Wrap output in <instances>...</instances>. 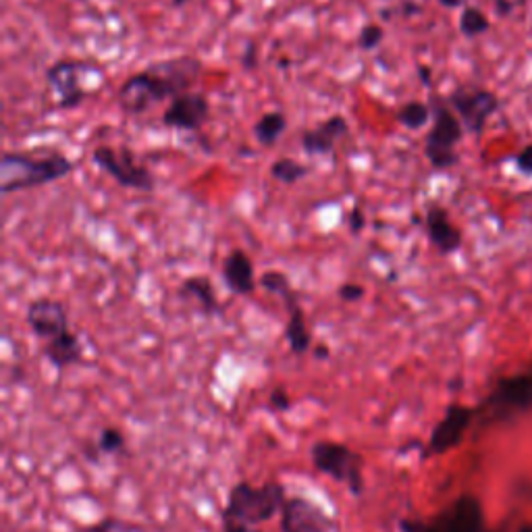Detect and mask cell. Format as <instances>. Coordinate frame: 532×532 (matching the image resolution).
Here are the masks:
<instances>
[{
	"mask_svg": "<svg viewBox=\"0 0 532 532\" xmlns=\"http://www.w3.org/2000/svg\"><path fill=\"white\" fill-rule=\"evenodd\" d=\"M71 158L59 152L46 156L30 152H5L0 161V192L5 196L61 181L73 173Z\"/></svg>",
	"mask_w": 532,
	"mask_h": 532,
	"instance_id": "6da1fadb",
	"label": "cell"
},
{
	"mask_svg": "<svg viewBox=\"0 0 532 532\" xmlns=\"http://www.w3.org/2000/svg\"><path fill=\"white\" fill-rule=\"evenodd\" d=\"M287 499V491L279 483H264L252 487L250 483H237L229 491V499L223 510V520L242 524H262L277 516Z\"/></svg>",
	"mask_w": 532,
	"mask_h": 532,
	"instance_id": "7a4b0ae2",
	"label": "cell"
},
{
	"mask_svg": "<svg viewBox=\"0 0 532 532\" xmlns=\"http://www.w3.org/2000/svg\"><path fill=\"white\" fill-rule=\"evenodd\" d=\"M310 460L316 472L331 476L348 487L352 495L360 497L364 493V460L352 447L337 441H318L310 449Z\"/></svg>",
	"mask_w": 532,
	"mask_h": 532,
	"instance_id": "3957f363",
	"label": "cell"
},
{
	"mask_svg": "<svg viewBox=\"0 0 532 532\" xmlns=\"http://www.w3.org/2000/svg\"><path fill=\"white\" fill-rule=\"evenodd\" d=\"M431 113H433V127L424 140V154L435 169H449L458 163L456 144L462 140V121L456 117L454 109H449L441 98H431Z\"/></svg>",
	"mask_w": 532,
	"mask_h": 532,
	"instance_id": "277c9868",
	"label": "cell"
},
{
	"mask_svg": "<svg viewBox=\"0 0 532 532\" xmlns=\"http://www.w3.org/2000/svg\"><path fill=\"white\" fill-rule=\"evenodd\" d=\"M92 161L106 175H111L121 188L154 192V175L144 165L136 163V156H133L127 146H96L92 152Z\"/></svg>",
	"mask_w": 532,
	"mask_h": 532,
	"instance_id": "5b68a950",
	"label": "cell"
},
{
	"mask_svg": "<svg viewBox=\"0 0 532 532\" xmlns=\"http://www.w3.org/2000/svg\"><path fill=\"white\" fill-rule=\"evenodd\" d=\"M86 73L102 75V67L82 59H61L46 69V82L59 96L55 111H73L86 100V92L79 86V79Z\"/></svg>",
	"mask_w": 532,
	"mask_h": 532,
	"instance_id": "8992f818",
	"label": "cell"
},
{
	"mask_svg": "<svg viewBox=\"0 0 532 532\" xmlns=\"http://www.w3.org/2000/svg\"><path fill=\"white\" fill-rule=\"evenodd\" d=\"M279 516L281 532H339L337 520L308 497H287Z\"/></svg>",
	"mask_w": 532,
	"mask_h": 532,
	"instance_id": "52a82bcc",
	"label": "cell"
},
{
	"mask_svg": "<svg viewBox=\"0 0 532 532\" xmlns=\"http://www.w3.org/2000/svg\"><path fill=\"white\" fill-rule=\"evenodd\" d=\"M146 69L158 79V82H161L169 100H173L181 94H188L198 84V79L204 71V65L196 57L183 55V57H175V59L156 61V63L148 65Z\"/></svg>",
	"mask_w": 532,
	"mask_h": 532,
	"instance_id": "ba28073f",
	"label": "cell"
},
{
	"mask_svg": "<svg viewBox=\"0 0 532 532\" xmlns=\"http://www.w3.org/2000/svg\"><path fill=\"white\" fill-rule=\"evenodd\" d=\"M451 109L460 117L468 131L481 133L489 117L497 111L495 94L481 88H460L449 98Z\"/></svg>",
	"mask_w": 532,
	"mask_h": 532,
	"instance_id": "9c48e42d",
	"label": "cell"
},
{
	"mask_svg": "<svg viewBox=\"0 0 532 532\" xmlns=\"http://www.w3.org/2000/svg\"><path fill=\"white\" fill-rule=\"evenodd\" d=\"M210 117V102L202 92H188L171 100L163 113L165 127L181 131H200Z\"/></svg>",
	"mask_w": 532,
	"mask_h": 532,
	"instance_id": "30bf717a",
	"label": "cell"
},
{
	"mask_svg": "<svg viewBox=\"0 0 532 532\" xmlns=\"http://www.w3.org/2000/svg\"><path fill=\"white\" fill-rule=\"evenodd\" d=\"M25 321H28V327L32 329V333L44 341H50L63 335L65 331H69L67 308L59 300H50V298L34 300L28 306Z\"/></svg>",
	"mask_w": 532,
	"mask_h": 532,
	"instance_id": "8fae6325",
	"label": "cell"
},
{
	"mask_svg": "<svg viewBox=\"0 0 532 532\" xmlns=\"http://www.w3.org/2000/svg\"><path fill=\"white\" fill-rule=\"evenodd\" d=\"M470 420H472L470 408L449 406L443 420L433 429L424 456H439L449 449H454L464 439Z\"/></svg>",
	"mask_w": 532,
	"mask_h": 532,
	"instance_id": "7c38bea8",
	"label": "cell"
},
{
	"mask_svg": "<svg viewBox=\"0 0 532 532\" xmlns=\"http://www.w3.org/2000/svg\"><path fill=\"white\" fill-rule=\"evenodd\" d=\"M350 136V123L343 115H331L312 129H306L300 138L302 150L308 156H327L335 150L337 142Z\"/></svg>",
	"mask_w": 532,
	"mask_h": 532,
	"instance_id": "4fadbf2b",
	"label": "cell"
},
{
	"mask_svg": "<svg viewBox=\"0 0 532 532\" xmlns=\"http://www.w3.org/2000/svg\"><path fill=\"white\" fill-rule=\"evenodd\" d=\"M117 104L119 109L125 115H144L148 111H152V106L161 104L156 98V94L150 88L148 77L144 75V71H138L129 75L125 82L121 84L119 92H117Z\"/></svg>",
	"mask_w": 532,
	"mask_h": 532,
	"instance_id": "5bb4252c",
	"label": "cell"
},
{
	"mask_svg": "<svg viewBox=\"0 0 532 532\" xmlns=\"http://www.w3.org/2000/svg\"><path fill=\"white\" fill-rule=\"evenodd\" d=\"M424 229L431 239V244L441 254H454L462 246V231L451 223L447 210L439 204H431L427 208V217H424Z\"/></svg>",
	"mask_w": 532,
	"mask_h": 532,
	"instance_id": "9a60e30c",
	"label": "cell"
},
{
	"mask_svg": "<svg viewBox=\"0 0 532 532\" xmlns=\"http://www.w3.org/2000/svg\"><path fill=\"white\" fill-rule=\"evenodd\" d=\"M223 279L235 296H252L256 291L254 262L244 250H233L223 262Z\"/></svg>",
	"mask_w": 532,
	"mask_h": 532,
	"instance_id": "2e32d148",
	"label": "cell"
},
{
	"mask_svg": "<svg viewBox=\"0 0 532 532\" xmlns=\"http://www.w3.org/2000/svg\"><path fill=\"white\" fill-rule=\"evenodd\" d=\"M44 356L50 362V366H55L57 370H65L69 366L82 364L84 360L82 341H79L75 333L65 331L63 335L44 343Z\"/></svg>",
	"mask_w": 532,
	"mask_h": 532,
	"instance_id": "e0dca14e",
	"label": "cell"
},
{
	"mask_svg": "<svg viewBox=\"0 0 532 532\" xmlns=\"http://www.w3.org/2000/svg\"><path fill=\"white\" fill-rule=\"evenodd\" d=\"M179 296L188 298V300H196L200 310L206 316H217L223 312L219 298L215 294V287H212L210 279H206V277H188L185 279L179 287Z\"/></svg>",
	"mask_w": 532,
	"mask_h": 532,
	"instance_id": "ac0fdd59",
	"label": "cell"
},
{
	"mask_svg": "<svg viewBox=\"0 0 532 532\" xmlns=\"http://www.w3.org/2000/svg\"><path fill=\"white\" fill-rule=\"evenodd\" d=\"M287 325H285V341L289 343V350L296 356H304L310 345H312V335L306 323V314L300 306V302L287 306Z\"/></svg>",
	"mask_w": 532,
	"mask_h": 532,
	"instance_id": "d6986e66",
	"label": "cell"
},
{
	"mask_svg": "<svg viewBox=\"0 0 532 532\" xmlns=\"http://www.w3.org/2000/svg\"><path fill=\"white\" fill-rule=\"evenodd\" d=\"M495 402L501 406H526L532 402V375H522L503 381L495 393Z\"/></svg>",
	"mask_w": 532,
	"mask_h": 532,
	"instance_id": "ffe728a7",
	"label": "cell"
},
{
	"mask_svg": "<svg viewBox=\"0 0 532 532\" xmlns=\"http://www.w3.org/2000/svg\"><path fill=\"white\" fill-rule=\"evenodd\" d=\"M285 129H287V117L279 111L264 113L252 127L254 138L258 140L260 146H275Z\"/></svg>",
	"mask_w": 532,
	"mask_h": 532,
	"instance_id": "44dd1931",
	"label": "cell"
},
{
	"mask_svg": "<svg viewBox=\"0 0 532 532\" xmlns=\"http://www.w3.org/2000/svg\"><path fill=\"white\" fill-rule=\"evenodd\" d=\"M258 283H260L266 291H269V294L279 296V298L285 302V308L291 306V304L300 302L298 291H296L294 287H291L289 277H287L285 273H281V271H266V273H262L260 279H258Z\"/></svg>",
	"mask_w": 532,
	"mask_h": 532,
	"instance_id": "7402d4cb",
	"label": "cell"
},
{
	"mask_svg": "<svg viewBox=\"0 0 532 532\" xmlns=\"http://www.w3.org/2000/svg\"><path fill=\"white\" fill-rule=\"evenodd\" d=\"M308 175V167L289 156H281L271 165V177L283 185H294Z\"/></svg>",
	"mask_w": 532,
	"mask_h": 532,
	"instance_id": "603a6c76",
	"label": "cell"
},
{
	"mask_svg": "<svg viewBox=\"0 0 532 532\" xmlns=\"http://www.w3.org/2000/svg\"><path fill=\"white\" fill-rule=\"evenodd\" d=\"M429 119H431V106L418 100H410L402 104L397 111V121L402 123L406 129H420L429 123Z\"/></svg>",
	"mask_w": 532,
	"mask_h": 532,
	"instance_id": "cb8c5ba5",
	"label": "cell"
},
{
	"mask_svg": "<svg viewBox=\"0 0 532 532\" xmlns=\"http://www.w3.org/2000/svg\"><path fill=\"white\" fill-rule=\"evenodd\" d=\"M460 30L466 38H476L489 30V19L481 9L466 7L460 15Z\"/></svg>",
	"mask_w": 532,
	"mask_h": 532,
	"instance_id": "d4e9b609",
	"label": "cell"
},
{
	"mask_svg": "<svg viewBox=\"0 0 532 532\" xmlns=\"http://www.w3.org/2000/svg\"><path fill=\"white\" fill-rule=\"evenodd\" d=\"M125 435L119 431V429H113V427H106L100 431V437H98V451H102V454H121V451L125 449Z\"/></svg>",
	"mask_w": 532,
	"mask_h": 532,
	"instance_id": "484cf974",
	"label": "cell"
},
{
	"mask_svg": "<svg viewBox=\"0 0 532 532\" xmlns=\"http://www.w3.org/2000/svg\"><path fill=\"white\" fill-rule=\"evenodd\" d=\"M385 40V30L379 23H368L358 34V48L360 50H377Z\"/></svg>",
	"mask_w": 532,
	"mask_h": 532,
	"instance_id": "4316f807",
	"label": "cell"
},
{
	"mask_svg": "<svg viewBox=\"0 0 532 532\" xmlns=\"http://www.w3.org/2000/svg\"><path fill=\"white\" fill-rule=\"evenodd\" d=\"M92 532H144L140 526H133L121 520H104L92 528Z\"/></svg>",
	"mask_w": 532,
	"mask_h": 532,
	"instance_id": "83f0119b",
	"label": "cell"
},
{
	"mask_svg": "<svg viewBox=\"0 0 532 532\" xmlns=\"http://www.w3.org/2000/svg\"><path fill=\"white\" fill-rule=\"evenodd\" d=\"M337 294L343 302H360L366 296V289L360 283H343L337 289Z\"/></svg>",
	"mask_w": 532,
	"mask_h": 532,
	"instance_id": "f1b7e54d",
	"label": "cell"
},
{
	"mask_svg": "<svg viewBox=\"0 0 532 532\" xmlns=\"http://www.w3.org/2000/svg\"><path fill=\"white\" fill-rule=\"evenodd\" d=\"M348 227H350V231L354 233V235H358V233H362L364 231V227H366V215H364V212H362V208H352L350 210V217H348Z\"/></svg>",
	"mask_w": 532,
	"mask_h": 532,
	"instance_id": "f546056e",
	"label": "cell"
},
{
	"mask_svg": "<svg viewBox=\"0 0 532 532\" xmlns=\"http://www.w3.org/2000/svg\"><path fill=\"white\" fill-rule=\"evenodd\" d=\"M242 65L248 71H254L258 67V46L256 42H248L244 48V55H242Z\"/></svg>",
	"mask_w": 532,
	"mask_h": 532,
	"instance_id": "4dcf8cb0",
	"label": "cell"
},
{
	"mask_svg": "<svg viewBox=\"0 0 532 532\" xmlns=\"http://www.w3.org/2000/svg\"><path fill=\"white\" fill-rule=\"evenodd\" d=\"M271 406L275 410H287L289 408V395L283 387H277L273 393H271Z\"/></svg>",
	"mask_w": 532,
	"mask_h": 532,
	"instance_id": "1f68e13d",
	"label": "cell"
},
{
	"mask_svg": "<svg viewBox=\"0 0 532 532\" xmlns=\"http://www.w3.org/2000/svg\"><path fill=\"white\" fill-rule=\"evenodd\" d=\"M223 532H262L250 524H242V522H231V520H223Z\"/></svg>",
	"mask_w": 532,
	"mask_h": 532,
	"instance_id": "d6a6232c",
	"label": "cell"
},
{
	"mask_svg": "<svg viewBox=\"0 0 532 532\" xmlns=\"http://www.w3.org/2000/svg\"><path fill=\"white\" fill-rule=\"evenodd\" d=\"M518 165H520V169H522L524 173H532V146H528V148H524V150L520 152V156H518Z\"/></svg>",
	"mask_w": 532,
	"mask_h": 532,
	"instance_id": "836d02e7",
	"label": "cell"
},
{
	"mask_svg": "<svg viewBox=\"0 0 532 532\" xmlns=\"http://www.w3.org/2000/svg\"><path fill=\"white\" fill-rule=\"evenodd\" d=\"M397 13H402V15L410 17V15H416V13H420V7H418L416 3H410V0H406V3H402V7L397 9Z\"/></svg>",
	"mask_w": 532,
	"mask_h": 532,
	"instance_id": "e575fe53",
	"label": "cell"
},
{
	"mask_svg": "<svg viewBox=\"0 0 532 532\" xmlns=\"http://www.w3.org/2000/svg\"><path fill=\"white\" fill-rule=\"evenodd\" d=\"M418 71H420V79H422V84H427V86H431V73H429V69L427 67H418Z\"/></svg>",
	"mask_w": 532,
	"mask_h": 532,
	"instance_id": "d590c367",
	"label": "cell"
},
{
	"mask_svg": "<svg viewBox=\"0 0 532 532\" xmlns=\"http://www.w3.org/2000/svg\"><path fill=\"white\" fill-rule=\"evenodd\" d=\"M439 3L447 9H458L462 5V0H439Z\"/></svg>",
	"mask_w": 532,
	"mask_h": 532,
	"instance_id": "8d00e7d4",
	"label": "cell"
},
{
	"mask_svg": "<svg viewBox=\"0 0 532 532\" xmlns=\"http://www.w3.org/2000/svg\"><path fill=\"white\" fill-rule=\"evenodd\" d=\"M316 358H327L329 356V348L327 345H318V350H314Z\"/></svg>",
	"mask_w": 532,
	"mask_h": 532,
	"instance_id": "74e56055",
	"label": "cell"
},
{
	"mask_svg": "<svg viewBox=\"0 0 532 532\" xmlns=\"http://www.w3.org/2000/svg\"><path fill=\"white\" fill-rule=\"evenodd\" d=\"M188 3H190V0H171V5H173L175 9H183Z\"/></svg>",
	"mask_w": 532,
	"mask_h": 532,
	"instance_id": "f35d334b",
	"label": "cell"
}]
</instances>
